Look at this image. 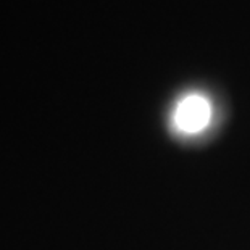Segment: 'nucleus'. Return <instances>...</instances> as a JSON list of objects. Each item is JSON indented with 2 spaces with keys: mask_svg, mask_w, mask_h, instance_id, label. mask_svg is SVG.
Returning a JSON list of instances; mask_svg holds the SVG:
<instances>
[{
  "mask_svg": "<svg viewBox=\"0 0 250 250\" xmlns=\"http://www.w3.org/2000/svg\"><path fill=\"white\" fill-rule=\"evenodd\" d=\"M211 104L200 94H189L178 102L173 113L176 129L186 134H197L210 125Z\"/></svg>",
  "mask_w": 250,
  "mask_h": 250,
  "instance_id": "nucleus-1",
  "label": "nucleus"
}]
</instances>
